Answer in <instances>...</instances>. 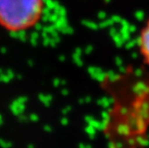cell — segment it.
<instances>
[{
  "label": "cell",
  "mask_w": 149,
  "mask_h": 148,
  "mask_svg": "<svg viewBox=\"0 0 149 148\" xmlns=\"http://www.w3.org/2000/svg\"><path fill=\"white\" fill-rule=\"evenodd\" d=\"M43 0H0V25L10 32L35 26L42 17Z\"/></svg>",
  "instance_id": "cell-1"
},
{
  "label": "cell",
  "mask_w": 149,
  "mask_h": 148,
  "mask_svg": "<svg viewBox=\"0 0 149 148\" xmlns=\"http://www.w3.org/2000/svg\"><path fill=\"white\" fill-rule=\"evenodd\" d=\"M139 48L144 63L149 67V18L139 33Z\"/></svg>",
  "instance_id": "cell-2"
}]
</instances>
